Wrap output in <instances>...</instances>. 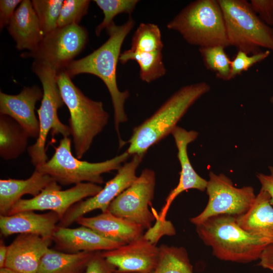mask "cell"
Returning a JSON list of instances; mask_svg holds the SVG:
<instances>
[{
    "label": "cell",
    "mask_w": 273,
    "mask_h": 273,
    "mask_svg": "<svg viewBox=\"0 0 273 273\" xmlns=\"http://www.w3.org/2000/svg\"><path fill=\"white\" fill-rule=\"evenodd\" d=\"M102 188L98 184L82 183L62 190L60 185L54 180L38 195L29 199L19 200L8 215L24 211L50 210L57 213L61 220L73 205L96 195Z\"/></svg>",
    "instance_id": "obj_12"
},
{
    "label": "cell",
    "mask_w": 273,
    "mask_h": 273,
    "mask_svg": "<svg viewBox=\"0 0 273 273\" xmlns=\"http://www.w3.org/2000/svg\"><path fill=\"white\" fill-rule=\"evenodd\" d=\"M113 273H136V272H121L114 269Z\"/></svg>",
    "instance_id": "obj_42"
},
{
    "label": "cell",
    "mask_w": 273,
    "mask_h": 273,
    "mask_svg": "<svg viewBox=\"0 0 273 273\" xmlns=\"http://www.w3.org/2000/svg\"><path fill=\"white\" fill-rule=\"evenodd\" d=\"M80 226L73 229L57 226L53 241L59 251L69 253L95 252L113 250L123 245L103 237L87 227Z\"/></svg>",
    "instance_id": "obj_19"
},
{
    "label": "cell",
    "mask_w": 273,
    "mask_h": 273,
    "mask_svg": "<svg viewBox=\"0 0 273 273\" xmlns=\"http://www.w3.org/2000/svg\"><path fill=\"white\" fill-rule=\"evenodd\" d=\"M94 2L102 10L104 17L95 29L96 35L100 36L104 29L114 22V18L118 14H131L134 10L138 0H95Z\"/></svg>",
    "instance_id": "obj_31"
},
{
    "label": "cell",
    "mask_w": 273,
    "mask_h": 273,
    "mask_svg": "<svg viewBox=\"0 0 273 273\" xmlns=\"http://www.w3.org/2000/svg\"><path fill=\"white\" fill-rule=\"evenodd\" d=\"M96 252L69 253L50 248L41 258L37 273H83Z\"/></svg>",
    "instance_id": "obj_24"
},
{
    "label": "cell",
    "mask_w": 273,
    "mask_h": 273,
    "mask_svg": "<svg viewBox=\"0 0 273 273\" xmlns=\"http://www.w3.org/2000/svg\"><path fill=\"white\" fill-rule=\"evenodd\" d=\"M76 222L105 238L123 245L142 237L145 230L140 225L117 216L108 210L93 217L82 216Z\"/></svg>",
    "instance_id": "obj_20"
},
{
    "label": "cell",
    "mask_w": 273,
    "mask_h": 273,
    "mask_svg": "<svg viewBox=\"0 0 273 273\" xmlns=\"http://www.w3.org/2000/svg\"><path fill=\"white\" fill-rule=\"evenodd\" d=\"M155 185V172L145 168L128 188L113 200L108 210L148 229L156 218L149 208L154 198Z\"/></svg>",
    "instance_id": "obj_11"
},
{
    "label": "cell",
    "mask_w": 273,
    "mask_h": 273,
    "mask_svg": "<svg viewBox=\"0 0 273 273\" xmlns=\"http://www.w3.org/2000/svg\"><path fill=\"white\" fill-rule=\"evenodd\" d=\"M144 155H133L131 160L125 162L117 170L113 178L96 195L81 200L73 205L58 223V226L68 227L80 217L95 210L102 212L108 210L110 203L136 179V170Z\"/></svg>",
    "instance_id": "obj_13"
},
{
    "label": "cell",
    "mask_w": 273,
    "mask_h": 273,
    "mask_svg": "<svg viewBox=\"0 0 273 273\" xmlns=\"http://www.w3.org/2000/svg\"><path fill=\"white\" fill-rule=\"evenodd\" d=\"M8 31L16 42L18 50H35L43 35L32 2L23 0L17 7L7 27Z\"/></svg>",
    "instance_id": "obj_21"
},
{
    "label": "cell",
    "mask_w": 273,
    "mask_h": 273,
    "mask_svg": "<svg viewBox=\"0 0 273 273\" xmlns=\"http://www.w3.org/2000/svg\"><path fill=\"white\" fill-rule=\"evenodd\" d=\"M31 69L40 80L43 97L41 105L37 110L39 124V133L34 144L28 147L27 152L35 168L48 161L46 143L49 132L52 135L60 134L64 137L70 135L69 126L63 123L58 116V110L65 104L57 82L58 72L55 69L33 61Z\"/></svg>",
    "instance_id": "obj_8"
},
{
    "label": "cell",
    "mask_w": 273,
    "mask_h": 273,
    "mask_svg": "<svg viewBox=\"0 0 273 273\" xmlns=\"http://www.w3.org/2000/svg\"><path fill=\"white\" fill-rule=\"evenodd\" d=\"M224 49L223 46H215L199 48V50L207 69L214 72L217 78L229 80L231 60Z\"/></svg>",
    "instance_id": "obj_29"
},
{
    "label": "cell",
    "mask_w": 273,
    "mask_h": 273,
    "mask_svg": "<svg viewBox=\"0 0 273 273\" xmlns=\"http://www.w3.org/2000/svg\"><path fill=\"white\" fill-rule=\"evenodd\" d=\"M250 5L264 23L270 27L273 26V0H251Z\"/></svg>",
    "instance_id": "obj_35"
},
{
    "label": "cell",
    "mask_w": 273,
    "mask_h": 273,
    "mask_svg": "<svg viewBox=\"0 0 273 273\" xmlns=\"http://www.w3.org/2000/svg\"><path fill=\"white\" fill-rule=\"evenodd\" d=\"M135 61L140 67V77L150 83L164 76L166 69L163 62L162 52H144L130 49L121 53L119 61L125 64L128 61Z\"/></svg>",
    "instance_id": "obj_26"
},
{
    "label": "cell",
    "mask_w": 273,
    "mask_h": 273,
    "mask_svg": "<svg viewBox=\"0 0 273 273\" xmlns=\"http://www.w3.org/2000/svg\"><path fill=\"white\" fill-rule=\"evenodd\" d=\"M171 134L174 139L177 149V158L180 164L181 171L177 185L167 196L165 203L159 215L161 219H166V215L170 205L180 194L190 189L204 191L207 184V180L201 177L193 168L187 152L188 145L197 138L198 132L193 130L188 131L176 126Z\"/></svg>",
    "instance_id": "obj_16"
},
{
    "label": "cell",
    "mask_w": 273,
    "mask_h": 273,
    "mask_svg": "<svg viewBox=\"0 0 273 273\" xmlns=\"http://www.w3.org/2000/svg\"><path fill=\"white\" fill-rule=\"evenodd\" d=\"M87 40V30L79 24L57 27L43 36L35 50L24 52L21 56L33 58L58 72L83 51Z\"/></svg>",
    "instance_id": "obj_9"
},
{
    "label": "cell",
    "mask_w": 273,
    "mask_h": 273,
    "mask_svg": "<svg viewBox=\"0 0 273 273\" xmlns=\"http://www.w3.org/2000/svg\"><path fill=\"white\" fill-rule=\"evenodd\" d=\"M270 103L273 105V96H271L269 99Z\"/></svg>",
    "instance_id": "obj_43"
},
{
    "label": "cell",
    "mask_w": 273,
    "mask_h": 273,
    "mask_svg": "<svg viewBox=\"0 0 273 273\" xmlns=\"http://www.w3.org/2000/svg\"><path fill=\"white\" fill-rule=\"evenodd\" d=\"M29 136L14 119L0 115V156L5 160L17 158L28 149Z\"/></svg>",
    "instance_id": "obj_25"
},
{
    "label": "cell",
    "mask_w": 273,
    "mask_h": 273,
    "mask_svg": "<svg viewBox=\"0 0 273 273\" xmlns=\"http://www.w3.org/2000/svg\"><path fill=\"white\" fill-rule=\"evenodd\" d=\"M155 218L156 221L154 224L147 229L143 235L147 241L154 245H156L163 236H173L176 234L175 228L170 221L161 219L159 215L155 214Z\"/></svg>",
    "instance_id": "obj_34"
},
{
    "label": "cell",
    "mask_w": 273,
    "mask_h": 273,
    "mask_svg": "<svg viewBox=\"0 0 273 273\" xmlns=\"http://www.w3.org/2000/svg\"><path fill=\"white\" fill-rule=\"evenodd\" d=\"M8 251V246H6L4 241L0 242V268L5 267Z\"/></svg>",
    "instance_id": "obj_40"
},
{
    "label": "cell",
    "mask_w": 273,
    "mask_h": 273,
    "mask_svg": "<svg viewBox=\"0 0 273 273\" xmlns=\"http://www.w3.org/2000/svg\"><path fill=\"white\" fill-rule=\"evenodd\" d=\"M258 265L273 271V244L267 246L259 259Z\"/></svg>",
    "instance_id": "obj_39"
},
{
    "label": "cell",
    "mask_w": 273,
    "mask_h": 273,
    "mask_svg": "<svg viewBox=\"0 0 273 273\" xmlns=\"http://www.w3.org/2000/svg\"><path fill=\"white\" fill-rule=\"evenodd\" d=\"M60 220L53 211L38 214L34 211H24L12 215H0L1 234L4 237L31 234L53 239Z\"/></svg>",
    "instance_id": "obj_18"
},
{
    "label": "cell",
    "mask_w": 273,
    "mask_h": 273,
    "mask_svg": "<svg viewBox=\"0 0 273 273\" xmlns=\"http://www.w3.org/2000/svg\"><path fill=\"white\" fill-rule=\"evenodd\" d=\"M222 11L230 46L247 54L273 52V27L264 23L245 0H217Z\"/></svg>",
    "instance_id": "obj_7"
},
{
    "label": "cell",
    "mask_w": 273,
    "mask_h": 273,
    "mask_svg": "<svg viewBox=\"0 0 273 273\" xmlns=\"http://www.w3.org/2000/svg\"><path fill=\"white\" fill-rule=\"evenodd\" d=\"M134 24L130 16L122 25H117L113 22L106 28L109 36L106 42L87 56L72 61L62 70L71 78L80 74L88 73L98 77L105 83L111 98L115 128L120 148L125 142L121 139L119 127L128 120L124 105L129 93L127 90L121 92L118 89L116 68L123 42Z\"/></svg>",
    "instance_id": "obj_1"
},
{
    "label": "cell",
    "mask_w": 273,
    "mask_h": 273,
    "mask_svg": "<svg viewBox=\"0 0 273 273\" xmlns=\"http://www.w3.org/2000/svg\"><path fill=\"white\" fill-rule=\"evenodd\" d=\"M269 174L257 173L256 174L261 185V189L266 191L270 196V201L273 205V167L269 166Z\"/></svg>",
    "instance_id": "obj_38"
},
{
    "label": "cell",
    "mask_w": 273,
    "mask_h": 273,
    "mask_svg": "<svg viewBox=\"0 0 273 273\" xmlns=\"http://www.w3.org/2000/svg\"><path fill=\"white\" fill-rule=\"evenodd\" d=\"M236 216L218 215L196 225V232L212 254L223 261L249 263L258 260L270 243L242 229Z\"/></svg>",
    "instance_id": "obj_2"
},
{
    "label": "cell",
    "mask_w": 273,
    "mask_h": 273,
    "mask_svg": "<svg viewBox=\"0 0 273 273\" xmlns=\"http://www.w3.org/2000/svg\"><path fill=\"white\" fill-rule=\"evenodd\" d=\"M43 91L37 85L23 87L17 95L0 92V114L10 116L18 122L30 138H38L39 124L34 112Z\"/></svg>",
    "instance_id": "obj_15"
},
{
    "label": "cell",
    "mask_w": 273,
    "mask_h": 273,
    "mask_svg": "<svg viewBox=\"0 0 273 273\" xmlns=\"http://www.w3.org/2000/svg\"><path fill=\"white\" fill-rule=\"evenodd\" d=\"M210 90L206 82L180 88L151 116L133 128L126 151L130 155L144 156L151 147L171 133L191 106Z\"/></svg>",
    "instance_id": "obj_3"
},
{
    "label": "cell",
    "mask_w": 273,
    "mask_h": 273,
    "mask_svg": "<svg viewBox=\"0 0 273 273\" xmlns=\"http://www.w3.org/2000/svg\"><path fill=\"white\" fill-rule=\"evenodd\" d=\"M20 0L0 1V28L1 30L8 27L12 20Z\"/></svg>",
    "instance_id": "obj_36"
},
{
    "label": "cell",
    "mask_w": 273,
    "mask_h": 273,
    "mask_svg": "<svg viewBox=\"0 0 273 273\" xmlns=\"http://www.w3.org/2000/svg\"><path fill=\"white\" fill-rule=\"evenodd\" d=\"M54 180L48 174L34 170L26 179L0 180V215H7L13 206L24 195L35 197Z\"/></svg>",
    "instance_id": "obj_23"
},
{
    "label": "cell",
    "mask_w": 273,
    "mask_h": 273,
    "mask_svg": "<svg viewBox=\"0 0 273 273\" xmlns=\"http://www.w3.org/2000/svg\"><path fill=\"white\" fill-rule=\"evenodd\" d=\"M161 31L152 23H141L133 33L130 49L144 52H162Z\"/></svg>",
    "instance_id": "obj_28"
},
{
    "label": "cell",
    "mask_w": 273,
    "mask_h": 273,
    "mask_svg": "<svg viewBox=\"0 0 273 273\" xmlns=\"http://www.w3.org/2000/svg\"><path fill=\"white\" fill-rule=\"evenodd\" d=\"M159 247L143 235L117 248L101 252L107 262L121 272L152 273L158 259Z\"/></svg>",
    "instance_id": "obj_14"
},
{
    "label": "cell",
    "mask_w": 273,
    "mask_h": 273,
    "mask_svg": "<svg viewBox=\"0 0 273 273\" xmlns=\"http://www.w3.org/2000/svg\"><path fill=\"white\" fill-rule=\"evenodd\" d=\"M57 82L69 111V127L75 156L80 159L89 149L96 136L107 124L109 115L102 102L84 95L64 71L57 73Z\"/></svg>",
    "instance_id": "obj_4"
},
{
    "label": "cell",
    "mask_w": 273,
    "mask_h": 273,
    "mask_svg": "<svg viewBox=\"0 0 273 273\" xmlns=\"http://www.w3.org/2000/svg\"><path fill=\"white\" fill-rule=\"evenodd\" d=\"M189 44L199 48L230 44L222 11L217 0L190 3L166 25Z\"/></svg>",
    "instance_id": "obj_5"
},
{
    "label": "cell",
    "mask_w": 273,
    "mask_h": 273,
    "mask_svg": "<svg viewBox=\"0 0 273 273\" xmlns=\"http://www.w3.org/2000/svg\"><path fill=\"white\" fill-rule=\"evenodd\" d=\"M52 241L37 235L19 234L8 246L5 267L20 273H37Z\"/></svg>",
    "instance_id": "obj_17"
},
{
    "label": "cell",
    "mask_w": 273,
    "mask_h": 273,
    "mask_svg": "<svg viewBox=\"0 0 273 273\" xmlns=\"http://www.w3.org/2000/svg\"><path fill=\"white\" fill-rule=\"evenodd\" d=\"M130 155L126 151L113 158L100 162H89L75 157L71 151V140L68 137L61 140L55 147L52 158L35 169L48 174L60 185L91 183H104L102 174L118 170Z\"/></svg>",
    "instance_id": "obj_6"
},
{
    "label": "cell",
    "mask_w": 273,
    "mask_h": 273,
    "mask_svg": "<svg viewBox=\"0 0 273 273\" xmlns=\"http://www.w3.org/2000/svg\"><path fill=\"white\" fill-rule=\"evenodd\" d=\"M114 269L103 257L101 252H96L83 273H113Z\"/></svg>",
    "instance_id": "obj_37"
},
{
    "label": "cell",
    "mask_w": 273,
    "mask_h": 273,
    "mask_svg": "<svg viewBox=\"0 0 273 273\" xmlns=\"http://www.w3.org/2000/svg\"><path fill=\"white\" fill-rule=\"evenodd\" d=\"M236 218L244 230L273 244V205L266 191L261 189L248 210Z\"/></svg>",
    "instance_id": "obj_22"
},
{
    "label": "cell",
    "mask_w": 273,
    "mask_h": 273,
    "mask_svg": "<svg viewBox=\"0 0 273 273\" xmlns=\"http://www.w3.org/2000/svg\"><path fill=\"white\" fill-rule=\"evenodd\" d=\"M269 54L268 50L251 56L244 52L238 51L234 59L231 60L230 79L247 71L254 65L267 58Z\"/></svg>",
    "instance_id": "obj_33"
},
{
    "label": "cell",
    "mask_w": 273,
    "mask_h": 273,
    "mask_svg": "<svg viewBox=\"0 0 273 273\" xmlns=\"http://www.w3.org/2000/svg\"><path fill=\"white\" fill-rule=\"evenodd\" d=\"M63 2V0L31 1L43 36L57 27Z\"/></svg>",
    "instance_id": "obj_30"
},
{
    "label": "cell",
    "mask_w": 273,
    "mask_h": 273,
    "mask_svg": "<svg viewBox=\"0 0 273 273\" xmlns=\"http://www.w3.org/2000/svg\"><path fill=\"white\" fill-rule=\"evenodd\" d=\"M90 3L88 0L64 1L57 22V27L79 24L87 14Z\"/></svg>",
    "instance_id": "obj_32"
},
{
    "label": "cell",
    "mask_w": 273,
    "mask_h": 273,
    "mask_svg": "<svg viewBox=\"0 0 273 273\" xmlns=\"http://www.w3.org/2000/svg\"><path fill=\"white\" fill-rule=\"evenodd\" d=\"M0 273H20L18 271H16L12 269L9 268L8 267H3L0 268Z\"/></svg>",
    "instance_id": "obj_41"
},
{
    "label": "cell",
    "mask_w": 273,
    "mask_h": 273,
    "mask_svg": "<svg viewBox=\"0 0 273 273\" xmlns=\"http://www.w3.org/2000/svg\"><path fill=\"white\" fill-rule=\"evenodd\" d=\"M206 188L208 203L198 215L190 219L195 225L212 216L230 215L238 216L246 212L256 195L251 186L235 187L232 180L223 173L210 171Z\"/></svg>",
    "instance_id": "obj_10"
},
{
    "label": "cell",
    "mask_w": 273,
    "mask_h": 273,
    "mask_svg": "<svg viewBox=\"0 0 273 273\" xmlns=\"http://www.w3.org/2000/svg\"><path fill=\"white\" fill-rule=\"evenodd\" d=\"M159 250L157 263L152 273H194L185 248L163 244Z\"/></svg>",
    "instance_id": "obj_27"
}]
</instances>
